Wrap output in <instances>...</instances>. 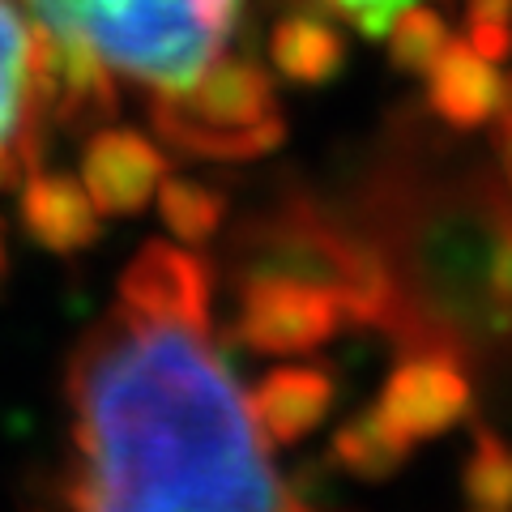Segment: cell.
Here are the masks:
<instances>
[{"label":"cell","mask_w":512,"mask_h":512,"mask_svg":"<svg viewBox=\"0 0 512 512\" xmlns=\"http://www.w3.org/2000/svg\"><path fill=\"white\" fill-rule=\"evenodd\" d=\"M69 512H286L210 325L107 312L69 359Z\"/></svg>","instance_id":"1"},{"label":"cell","mask_w":512,"mask_h":512,"mask_svg":"<svg viewBox=\"0 0 512 512\" xmlns=\"http://www.w3.org/2000/svg\"><path fill=\"white\" fill-rule=\"evenodd\" d=\"M43 35L82 43L111 77L188 90L227 47L239 0H30Z\"/></svg>","instance_id":"2"},{"label":"cell","mask_w":512,"mask_h":512,"mask_svg":"<svg viewBox=\"0 0 512 512\" xmlns=\"http://www.w3.org/2000/svg\"><path fill=\"white\" fill-rule=\"evenodd\" d=\"M150 120L175 150L218 163L269 154L286 133L274 77L252 60L222 56L188 90L154 94Z\"/></svg>","instance_id":"3"},{"label":"cell","mask_w":512,"mask_h":512,"mask_svg":"<svg viewBox=\"0 0 512 512\" xmlns=\"http://www.w3.org/2000/svg\"><path fill=\"white\" fill-rule=\"evenodd\" d=\"M235 295V333L248 350H261V355H308L342 325H350L338 291L303 274H286V269L244 265V274L235 278Z\"/></svg>","instance_id":"4"},{"label":"cell","mask_w":512,"mask_h":512,"mask_svg":"<svg viewBox=\"0 0 512 512\" xmlns=\"http://www.w3.org/2000/svg\"><path fill=\"white\" fill-rule=\"evenodd\" d=\"M470 410H474V389L466 363L457 359V350L444 346H414L393 367V376L384 380V393L376 402L380 419L410 444L453 431Z\"/></svg>","instance_id":"5"},{"label":"cell","mask_w":512,"mask_h":512,"mask_svg":"<svg viewBox=\"0 0 512 512\" xmlns=\"http://www.w3.org/2000/svg\"><path fill=\"white\" fill-rule=\"evenodd\" d=\"M39 69H35V35L18 18L9 0H0V188L22 184L35 171L39 146Z\"/></svg>","instance_id":"6"},{"label":"cell","mask_w":512,"mask_h":512,"mask_svg":"<svg viewBox=\"0 0 512 512\" xmlns=\"http://www.w3.org/2000/svg\"><path fill=\"white\" fill-rule=\"evenodd\" d=\"M210 295H214L210 265L197 252L163 244V239L141 248L120 278L124 308L167 320H192V325H210Z\"/></svg>","instance_id":"7"},{"label":"cell","mask_w":512,"mask_h":512,"mask_svg":"<svg viewBox=\"0 0 512 512\" xmlns=\"http://www.w3.org/2000/svg\"><path fill=\"white\" fill-rule=\"evenodd\" d=\"M167 175V158L133 128H99L82 150V188L94 210L111 218L141 214Z\"/></svg>","instance_id":"8"},{"label":"cell","mask_w":512,"mask_h":512,"mask_svg":"<svg viewBox=\"0 0 512 512\" xmlns=\"http://www.w3.org/2000/svg\"><path fill=\"white\" fill-rule=\"evenodd\" d=\"M333 402H338V384H333L329 367L308 363H282L265 372L261 384L248 393V410L256 431L269 444H299L329 419Z\"/></svg>","instance_id":"9"},{"label":"cell","mask_w":512,"mask_h":512,"mask_svg":"<svg viewBox=\"0 0 512 512\" xmlns=\"http://www.w3.org/2000/svg\"><path fill=\"white\" fill-rule=\"evenodd\" d=\"M22 227L39 248L56 256H77L94 248L103 214L94 210L82 180L64 171H30L22 180Z\"/></svg>","instance_id":"10"},{"label":"cell","mask_w":512,"mask_h":512,"mask_svg":"<svg viewBox=\"0 0 512 512\" xmlns=\"http://www.w3.org/2000/svg\"><path fill=\"white\" fill-rule=\"evenodd\" d=\"M508 99V82L487 56H478L466 39H448L440 60L427 69V103L431 111L470 133L495 120V111Z\"/></svg>","instance_id":"11"},{"label":"cell","mask_w":512,"mask_h":512,"mask_svg":"<svg viewBox=\"0 0 512 512\" xmlns=\"http://www.w3.org/2000/svg\"><path fill=\"white\" fill-rule=\"evenodd\" d=\"M274 69L295 86H325L342 73L346 39L316 13H286L269 35Z\"/></svg>","instance_id":"12"},{"label":"cell","mask_w":512,"mask_h":512,"mask_svg":"<svg viewBox=\"0 0 512 512\" xmlns=\"http://www.w3.org/2000/svg\"><path fill=\"white\" fill-rule=\"evenodd\" d=\"M410 448L414 444L397 436V431L376 414V406L355 414V419H346L338 431H333V461H338L346 474L363 478V483H384V478H393L406 466Z\"/></svg>","instance_id":"13"},{"label":"cell","mask_w":512,"mask_h":512,"mask_svg":"<svg viewBox=\"0 0 512 512\" xmlns=\"http://www.w3.org/2000/svg\"><path fill=\"white\" fill-rule=\"evenodd\" d=\"M154 197L167 231L184 244H210L227 218V197L201 180H188V175H163Z\"/></svg>","instance_id":"14"},{"label":"cell","mask_w":512,"mask_h":512,"mask_svg":"<svg viewBox=\"0 0 512 512\" xmlns=\"http://www.w3.org/2000/svg\"><path fill=\"white\" fill-rule=\"evenodd\" d=\"M461 487L474 508H512V444L491 427L474 431L466 466H461Z\"/></svg>","instance_id":"15"},{"label":"cell","mask_w":512,"mask_h":512,"mask_svg":"<svg viewBox=\"0 0 512 512\" xmlns=\"http://www.w3.org/2000/svg\"><path fill=\"white\" fill-rule=\"evenodd\" d=\"M384 39H389V60L402 73H427L453 35H448V22L431 5H406L389 22Z\"/></svg>","instance_id":"16"},{"label":"cell","mask_w":512,"mask_h":512,"mask_svg":"<svg viewBox=\"0 0 512 512\" xmlns=\"http://www.w3.org/2000/svg\"><path fill=\"white\" fill-rule=\"evenodd\" d=\"M316 5L325 13H333V18H346L350 26L359 30V35L380 39L384 30H389V22L406 5H414V0H316Z\"/></svg>","instance_id":"17"},{"label":"cell","mask_w":512,"mask_h":512,"mask_svg":"<svg viewBox=\"0 0 512 512\" xmlns=\"http://www.w3.org/2000/svg\"><path fill=\"white\" fill-rule=\"evenodd\" d=\"M466 43L478 56H487L491 64H500L512 56V26L508 22H466Z\"/></svg>","instance_id":"18"},{"label":"cell","mask_w":512,"mask_h":512,"mask_svg":"<svg viewBox=\"0 0 512 512\" xmlns=\"http://www.w3.org/2000/svg\"><path fill=\"white\" fill-rule=\"evenodd\" d=\"M466 22H508L512 26V0H466Z\"/></svg>","instance_id":"19"},{"label":"cell","mask_w":512,"mask_h":512,"mask_svg":"<svg viewBox=\"0 0 512 512\" xmlns=\"http://www.w3.org/2000/svg\"><path fill=\"white\" fill-rule=\"evenodd\" d=\"M9 269V244H5V227H0V278H5Z\"/></svg>","instance_id":"20"},{"label":"cell","mask_w":512,"mask_h":512,"mask_svg":"<svg viewBox=\"0 0 512 512\" xmlns=\"http://www.w3.org/2000/svg\"><path fill=\"white\" fill-rule=\"evenodd\" d=\"M474 512H504V508H474Z\"/></svg>","instance_id":"21"}]
</instances>
